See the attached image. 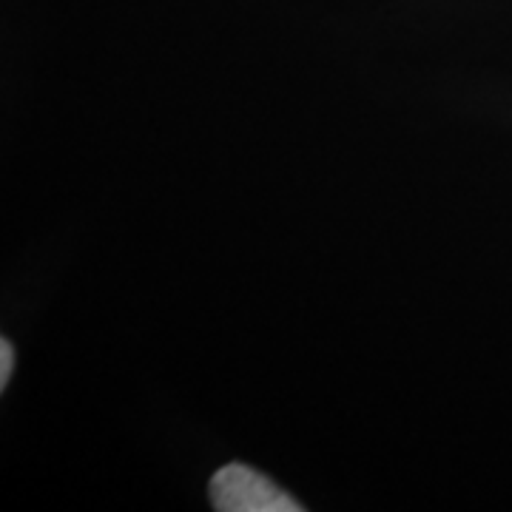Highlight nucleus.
Masks as SVG:
<instances>
[{
    "label": "nucleus",
    "mask_w": 512,
    "mask_h": 512,
    "mask_svg": "<svg viewBox=\"0 0 512 512\" xmlns=\"http://www.w3.org/2000/svg\"><path fill=\"white\" fill-rule=\"evenodd\" d=\"M211 504L220 512H299L291 495L245 464H228L211 478Z\"/></svg>",
    "instance_id": "f257e3e1"
},
{
    "label": "nucleus",
    "mask_w": 512,
    "mask_h": 512,
    "mask_svg": "<svg viewBox=\"0 0 512 512\" xmlns=\"http://www.w3.org/2000/svg\"><path fill=\"white\" fill-rule=\"evenodd\" d=\"M12 362H15L12 345H9V339H3V342H0V387H6V384H9Z\"/></svg>",
    "instance_id": "f03ea898"
}]
</instances>
